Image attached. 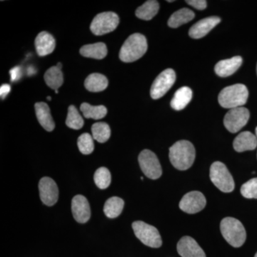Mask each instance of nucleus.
Instances as JSON below:
<instances>
[{"mask_svg": "<svg viewBox=\"0 0 257 257\" xmlns=\"http://www.w3.org/2000/svg\"><path fill=\"white\" fill-rule=\"evenodd\" d=\"M47 99H48L49 101H50L52 98H51V96H47Z\"/></svg>", "mask_w": 257, "mask_h": 257, "instance_id": "nucleus-38", "label": "nucleus"}, {"mask_svg": "<svg viewBox=\"0 0 257 257\" xmlns=\"http://www.w3.org/2000/svg\"><path fill=\"white\" fill-rule=\"evenodd\" d=\"M45 80L51 89L57 90L62 85L64 82L63 74L61 69L57 66L51 67L45 74Z\"/></svg>", "mask_w": 257, "mask_h": 257, "instance_id": "nucleus-26", "label": "nucleus"}, {"mask_svg": "<svg viewBox=\"0 0 257 257\" xmlns=\"http://www.w3.org/2000/svg\"><path fill=\"white\" fill-rule=\"evenodd\" d=\"M220 229L225 240L234 247H240L246 241V230L238 219L224 218L221 221Z\"/></svg>", "mask_w": 257, "mask_h": 257, "instance_id": "nucleus-4", "label": "nucleus"}, {"mask_svg": "<svg viewBox=\"0 0 257 257\" xmlns=\"http://www.w3.org/2000/svg\"><path fill=\"white\" fill-rule=\"evenodd\" d=\"M66 124L73 130H80L84 126V119L79 114L77 108L73 105L69 106Z\"/></svg>", "mask_w": 257, "mask_h": 257, "instance_id": "nucleus-29", "label": "nucleus"}, {"mask_svg": "<svg viewBox=\"0 0 257 257\" xmlns=\"http://www.w3.org/2000/svg\"><path fill=\"white\" fill-rule=\"evenodd\" d=\"M256 72H257V67H256Z\"/></svg>", "mask_w": 257, "mask_h": 257, "instance_id": "nucleus-41", "label": "nucleus"}, {"mask_svg": "<svg viewBox=\"0 0 257 257\" xmlns=\"http://www.w3.org/2000/svg\"><path fill=\"white\" fill-rule=\"evenodd\" d=\"M40 199L47 206L55 205L58 200L59 190L57 184L50 177H43L39 183Z\"/></svg>", "mask_w": 257, "mask_h": 257, "instance_id": "nucleus-12", "label": "nucleus"}, {"mask_svg": "<svg viewBox=\"0 0 257 257\" xmlns=\"http://www.w3.org/2000/svg\"><path fill=\"white\" fill-rule=\"evenodd\" d=\"M35 106L37 119L42 127L48 132L53 131L55 124L51 115L49 106L46 103L38 102L35 104Z\"/></svg>", "mask_w": 257, "mask_h": 257, "instance_id": "nucleus-19", "label": "nucleus"}, {"mask_svg": "<svg viewBox=\"0 0 257 257\" xmlns=\"http://www.w3.org/2000/svg\"><path fill=\"white\" fill-rule=\"evenodd\" d=\"M34 73H35V70H34L33 68L32 67H30V68H29L28 70V74L29 75H32Z\"/></svg>", "mask_w": 257, "mask_h": 257, "instance_id": "nucleus-36", "label": "nucleus"}, {"mask_svg": "<svg viewBox=\"0 0 257 257\" xmlns=\"http://www.w3.org/2000/svg\"><path fill=\"white\" fill-rule=\"evenodd\" d=\"M248 92L246 86L236 84L224 88L219 93V104L226 109L241 107L247 101Z\"/></svg>", "mask_w": 257, "mask_h": 257, "instance_id": "nucleus-3", "label": "nucleus"}, {"mask_svg": "<svg viewBox=\"0 0 257 257\" xmlns=\"http://www.w3.org/2000/svg\"><path fill=\"white\" fill-rule=\"evenodd\" d=\"M221 22L219 17L213 16L203 19L194 24L189 32V36L193 39H200L205 37L213 28Z\"/></svg>", "mask_w": 257, "mask_h": 257, "instance_id": "nucleus-15", "label": "nucleus"}, {"mask_svg": "<svg viewBox=\"0 0 257 257\" xmlns=\"http://www.w3.org/2000/svg\"><path fill=\"white\" fill-rule=\"evenodd\" d=\"M11 89L10 84H3L0 88V96H1L2 99H5L8 94H9Z\"/></svg>", "mask_w": 257, "mask_h": 257, "instance_id": "nucleus-35", "label": "nucleus"}, {"mask_svg": "<svg viewBox=\"0 0 257 257\" xmlns=\"http://www.w3.org/2000/svg\"><path fill=\"white\" fill-rule=\"evenodd\" d=\"M57 67L60 69L62 68V64H61V63L57 64Z\"/></svg>", "mask_w": 257, "mask_h": 257, "instance_id": "nucleus-37", "label": "nucleus"}, {"mask_svg": "<svg viewBox=\"0 0 257 257\" xmlns=\"http://www.w3.org/2000/svg\"><path fill=\"white\" fill-rule=\"evenodd\" d=\"M35 47L37 54L40 57L50 55L55 50V38L48 32H40L35 40Z\"/></svg>", "mask_w": 257, "mask_h": 257, "instance_id": "nucleus-17", "label": "nucleus"}, {"mask_svg": "<svg viewBox=\"0 0 257 257\" xmlns=\"http://www.w3.org/2000/svg\"><path fill=\"white\" fill-rule=\"evenodd\" d=\"M186 3L199 10H205L207 6L206 0H187Z\"/></svg>", "mask_w": 257, "mask_h": 257, "instance_id": "nucleus-33", "label": "nucleus"}, {"mask_svg": "<svg viewBox=\"0 0 257 257\" xmlns=\"http://www.w3.org/2000/svg\"><path fill=\"white\" fill-rule=\"evenodd\" d=\"M255 131H256V138H257V126H256V130H255Z\"/></svg>", "mask_w": 257, "mask_h": 257, "instance_id": "nucleus-39", "label": "nucleus"}, {"mask_svg": "<svg viewBox=\"0 0 257 257\" xmlns=\"http://www.w3.org/2000/svg\"><path fill=\"white\" fill-rule=\"evenodd\" d=\"M249 116V111L243 106L231 109L224 116L225 127L230 133H238L247 124Z\"/></svg>", "mask_w": 257, "mask_h": 257, "instance_id": "nucleus-9", "label": "nucleus"}, {"mask_svg": "<svg viewBox=\"0 0 257 257\" xmlns=\"http://www.w3.org/2000/svg\"><path fill=\"white\" fill-rule=\"evenodd\" d=\"M254 257H257V253H256V255H255Z\"/></svg>", "mask_w": 257, "mask_h": 257, "instance_id": "nucleus-40", "label": "nucleus"}, {"mask_svg": "<svg viewBox=\"0 0 257 257\" xmlns=\"http://www.w3.org/2000/svg\"><path fill=\"white\" fill-rule=\"evenodd\" d=\"M72 211L74 219L79 223H86L91 216L90 207L84 196L77 195L72 199Z\"/></svg>", "mask_w": 257, "mask_h": 257, "instance_id": "nucleus-13", "label": "nucleus"}, {"mask_svg": "<svg viewBox=\"0 0 257 257\" xmlns=\"http://www.w3.org/2000/svg\"><path fill=\"white\" fill-rule=\"evenodd\" d=\"M194 16L195 15L192 10L187 8H182L172 15L169 19L168 25L172 28H179L182 25L192 21Z\"/></svg>", "mask_w": 257, "mask_h": 257, "instance_id": "nucleus-23", "label": "nucleus"}, {"mask_svg": "<svg viewBox=\"0 0 257 257\" xmlns=\"http://www.w3.org/2000/svg\"><path fill=\"white\" fill-rule=\"evenodd\" d=\"M192 98V91L189 87L179 88L175 92L173 99L171 101V106L177 111L184 109L190 102Z\"/></svg>", "mask_w": 257, "mask_h": 257, "instance_id": "nucleus-20", "label": "nucleus"}, {"mask_svg": "<svg viewBox=\"0 0 257 257\" xmlns=\"http://www.w3.org/2000/svg\"><path fill=\"white\" fill-rule=\"evenodd\" d=\"M80 110L87 119H100L107 114V109L103 105L92 106L88 103L81 104Z\"/></svg>", "mask_w": 257, "mask_h": 257, "instance_id": "nucleus-27", "label": "nucleus"}, {"mask_svg": "<svg viewBox=\"0 0 257 257\" xmlns=\"http://www.w3.org/2000/svg\"><path fill=\"white\" fill-rule=\"evenodd\" d=\"M119 23L118 15L111 12L96 15L91 24L90 30L94 35L100 36L114 31Z\"/></svg>", "mask_w": 257, "mask_h": 257, "instance_id": "nucleus-7", "label": "nucleus"}, {"mask_svg": "<svg viewBox=\"0 0 257 257\" xmlns=\"http://www.w3.org/2000/svg\"><path fill=\"white\" fill-rule=\"evenodd\" d=\"M21 67H15L10 71L12 82H15L21 77Z\"/></svg>", "mask_w": 257, "mask_h": 257, "instance_id": "nucleus-34", "label": "nucleus"}, {"mask_svg": "<svg viewBox=\"0 0 257 257\" xmlns=\"http://www.w3.org/2000/svg\"><path fill=\"white\" fill-rule=\"evenodd\" d=\"M171 163L179 170H187L192 167L195 160L196 151L194 145L187 140H180L170 149Z\"/></svg>", "mask_w": 257, "mask_h": 257, "instance_id": "nucleus-1", "label": "nucleus"}, {"mask_svg": "<svg viewBox=\"0 0 257 257\" xmlns=\"http://www.w3.org/2000/svg\"><path fill=\"white\" fill-rule=\"evenodd\" d=\"M177 251L182 257H206L202 248L190 236H184L179 240Z\"/></svg>", "mask_w": 257, "mask_h": 257, "instance_id": "nucleus-14", "label": "nucleus"}, {"mask_svg": "<svg viewBox=\"0 0 257 257\" xmlns=\"http://www.w3.org/2000/svg\"><path fill=\"white\" fill-rule=\"evenodd\" d=\"M79 151L83 155H89L94 150V138L88 133L82 134L77 140Z\"/></svg>", "mask_w": 257, "mask_h": 257, "instance_id": "nucleus-31", "label": "nucleus"}, {"mask_svg": "<svg viewBox=\"0 0 257 257\" xmlns=\"http://www.w3.org/2000/svg\"><path fill=\"white\" fill-rule=\"evenodd\" d=\"M139 163L143 173L148 178L157 179L162 174V167L158 158L153 152L143 150L139 155Z\"/></svg>", "mask_w": 257, "mask_h": 257, "instance_id": "nucleus-8", "label": "nucleus"}, {"mask_svg": "<svg viewBox=\"0 0 257 257\" xmlns=\"http://www.w3.org/2000/svg\"><path fill=\"white\" fill-rule=\"evenodd\" d=\"M146 37L140 33H135L128 37L119 52L120 60L124 62H133L138 60L147 51Z\"/></svg>", "mask_w": 257, "mask_h": 257, "instance_id": "nucleus-2", "label": "nucleus"}, {"mask_svg": "<svg viewBox=\"0 0 257 257\" xmlns=\"http://www.w3.org/2000/svg\"><path fill=\"white\" fill-rule=\"evenodd\" d=\"M92 137L98 143H104L108 141L111 135V130L105 122H97L92 125Z\"/></svg>", "mask_w": 257, "mask_h": 257, "instance_id": "nucleus-28", "label": "nucleus"}, {"mask_svg": "<svg viewBox=\"0 0 257 257\" xmlns=\"http://www.w3.org/2000/svg\"><path fill=\"white\" fill-rule=\"evenodd\" d=\"M207 201L204 194L194 191L187 193L179 203V208L187 214H196L204 209Z\"/></svg>", "mask_w": 257, "mask_h": 257, "instance_id": "nucleus-11", "label": "nucleus"}, {"mask_svg": "<svg viewBox=\"0 0 257 257\" xmlns=\"http://www.w3.org/2000/svg\"><path fill=\"white\" fill-rule=\"evenodd\" d=\"M159 10H160V5L158 2L155 0H150L138 8L135 15L141 20H150L158 13Z\"/></svg>", "mask_w": 257, "mask_h": 257, "instance_id": "nucleus-24", "label": "nucleus"}, {"mask_svg": "<svg viewBox=\"0 0 257 257\" xmlns=\"http://www.w3.org/2000/svg\"><path fill=\"white\" fill-rule=\"evenodd\" d=\"M210 179L221 192L229 193L234 189V179L222 162H215L211 165Z\"/></svg>", "mask_w": 257, "mask_h": 257, "instance_id": "nucleus-5", "label": "nucleus"}, {"mask_svg": "<svg viewBox=\"0 0 257 257\" xmlns=\"http://www.w3.org/2000/svg\"><path fill=\"white\" fill-rule=\"evenodd\" d=\"M243 60L240 56H236L228 60H221L214 67L216 74L221 77H229L235 73L241 67Z\"/></svg>", "mask_w": 257, "mask_h": 257, "instance_id": "nucleus-16", "label": "nucleus"}, {"mask_svg": "<svg viewBox=\"0 0 257 257\" xmlns=\"http://www.w3.org/2000/svg\"><path fill=\"white\" fill-rule=\"evenodd\" d=\"M233 146L235 151L238 152L255 150L257 147L256 135L250 132H243L235 138Z\"/></svg>", "mask_w": 257, "mask_h": 257, "instance_id": "nucleus-18", "label": "nucleus"}, {"mask_svg": "<svg viewBox=\"0 0 257 257\" xmlns=\"http://www.w3.org/2000/svg\"><path fill=\"white\" fill-rule=\"evenodd\" d=\"M176 81V74L172 69L163 71L154 81L150 94L154 99H160L174 85Z\"/></svg>", "mask_w": 257, "mask_h": 257, "instance_id": "nucleus-10", "label": "nucleus"}, {"mask_svg": "<svg viewBox=\"0 0 257 257\" xmlns=\"http://www.w3.org/2000/svg\"><path fill=\"white\" fill-rule=\"evenodd\" d=\"M241 193L246 199H257V178L250 179L241 187Z\"/></svg>", "mask_w": 257, "mask_h": 257, "instance_id": "nucleus-32", "label": "nucleus"}, {"mask_svg": "<svg viewBox=\"0 0 257 257\" xmlns=\"http://www.w3.org/2000/svg\"><path fill=\"white\" fill-rule=\"evenodd\" d=\"M80 54L83 57L88 58L102 60L107 55V48L103 42L87 45L80 49Z\"/></svg>", "mask_w": 257, "mask_h": 257, "instance_id": "nucleus-21", "label": "nucleus"}, {"mask_svg": "<svg viewBox=\"0 0 257 257\" xmlns=\"http://www.w3.org/2000/svg\"><path fill=\"white\" fill-rule=\"evenodd\" d=\"M124 206V201L121 198L117 197L109 198L104 204V214L107 217L114 219L121 214Z\"/></svg>", "mask_w": 257, "mask_h": 257, "instance_id": "nucleus-25", "label": "nucleus"}, {"mask_svg": "<svg viewBox=\"0 0 257 257\" xmlns=\"http://www.w3.org/2000/svg\"><path fill=\"white\" fill-rule=\"evenodd\" d=\"M86 89L89 92H99L104 91L108 86V80L105 76L99 73L91 74L84 82Z\"/></svg>", "mask_w": 257, "mask_h": 257, "instance_id": "nucleus-22", "label": "nucleus"}, {"mask_svg": "<svg viewBox=\"0 0 257 257\" xmlns=\"http://www.w3.org/2000/svg\"><path fill=\"white\" fill-rule=\"evenodd\" d=\"M94 180L96 185L99 189L107 188L111 184L110 172L106 167H100L96 171L94 175Z\"/></svg>", "mask_w": 257, "mask_h": 257, "instance_id": "nucleus-30", "label": "nucleus"}, {"mask_svg": "<svg viewBox=\"0 0 257 257\" xmlns=\"http://www.w3.org/2000/svg\"><path fill=\"white\" fill-rule=\"evenodd\" d=\"M135 234L140 241L152 248H159L162 246V240L158 230L142 221H135L133 224Z\"/></svg>", "mask_w": 257, "mask_h": 257, "instance_id": "nucleus-6", "label": "nucleus"}]
</instances>
